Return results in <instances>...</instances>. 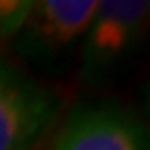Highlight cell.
<instances>
[{"instance_id": "cell-1", "label": "cell", "mask_w": 150, "mask_h": 150, "mask_svg": "<svg viewBox=\"0 0 150 150\" xmlns=\"http://www.w3.org/2000/svg\"><path fill=\"white\" fill-rule=\"evenodd\" d=\"M55 115L53 92L0 59V150H31Z\"/></svg>"}, {"instance_id": "cell-2", "label": "cell", "mask_w": 150, "mask_h": 150, "mask_svg": "<svg viewBox=\"0 0 150 150\" xmlns=\"http://www.w3.org/2000/svg\"><path fill=\"white\" fill-rule=\"evenodd\" d=\"M100 0L33 2L25 23L16 33V49L31 61H51L84 39Z\"/></svg>"}, {"instance_id": "cell-3", "label": "cell", "mask_w": 150, "mask_h": 150, "mask_svg": "<svg viewBox=\"0 0 150 150\" xmlns=\"http://www.w3.org/2000/svg\"><path fill=\"white\" fill-rule=\"evenodd\" d=\"M148 14L146 0H100L84 35V68L96 72L125 59L142 41Z\"/></svg>"}, {"instance_id": "cell-4", "label": "cell", "mask_w": 150, "mask_h": 150, "mask_svg": "<svg viewBox=\"0 0 150 150\" xmlns=\"http://www.w3.org/2000/svg\"><path fill=\"white\" fill-rule=\"evenodd\" d=\"M53 150H150L148 131L121 107H82L68 115Z\"/></svg>"}, {"instance_id": "cell-5", "label": "cell", "mask_w": 150, "mask_h": 150, "mask_svg": "<svg viewBox=\"0 0 150 150\" xmlns=\"http://www.w3.org/2000/svg\"><path fill=\"white\" fill-rule=\"evenodd\" d=\"M33 8L31 0H0V37L16 35Z\"/></svg>"}]
</instances>
